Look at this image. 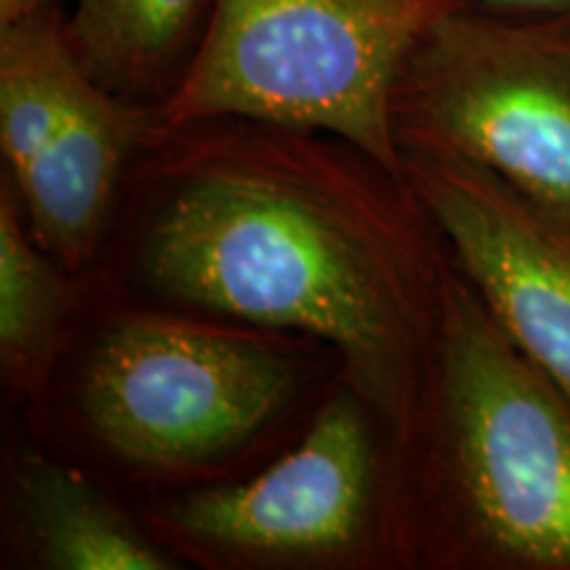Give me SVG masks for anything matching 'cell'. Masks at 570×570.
I'll return each instance as SVG.
<instances>
[{"instance_id": "6da1fadb", "label": "cell", "mask_w": 570, "mask_h": 570, "mask_svg": "<svg viewBox=\"0 0 570 570\" xmlns=\"http://www.w3.org/2000/svg\"><path fill=\"white\" fill-rule=\"evenodd\" d=\"M132 180L127 294L315 338L404 436L452 265L407 177L336 135L214 117L154 127Z\"/></svg>"}, {"instance_id": "7a4b0ae2", "label": "cell", "mask_w": 570, "mask_h": 570, "mask_svg": "<svg viewBox=\"0 0 570 570\" xmlns=\"http://www.w3.org/2000/svg\"><path fill=\"white\" fill-rule=\"evenodd\" d=\"M399 568L570 570V394L449 265L415 415L394 441Z\"/></svg>"}, {"instance_id": "3957f363", "label": "cell", "mask_w": 570, "mask_h": 570, "mask_svg": "<svg viewBox=\"0 0 570 570\" xmlns=\"http://www.w3.org/2000/svg\"><path fill=\"white\" fill-rule=\"evenodd\" d=\"M465 0H212L175 90L156 106L173 130L244 117L354 142L404 177L394 92L404 63Z\"/></svg>"}, {"instance_id": "277c9868", "label": "cell", "mask_w": 570, "mask_h": 570, "mask_svg": "<svg viewBox=\"0 0 570 570\" xmlns=\"http://www.w3.org/2000/svg\"><path fill=\"white\" fill-rule=\"evenodd\" d=\"M291 336L159 306L106 320L77 375V423L117 465L202 479L288 417L306 391Z\"/></svg>"}, {"instance_id": "5b68a950", "label": "cell", "mask_w": 570, "mask_h": 570, "mask_svg": "<svg viewBox=\"0 0 570 570\" xmlns=\"http://www.w3.org/2000/svg\"><path fill=\"white\" fill-rule=\"evenodd\" d=\"M142 523L206 570L399 568L394 436L344 375L259 473L161 499Z\"/></svg>"}, {"instance_id": "8992f818", "label": "cell", "mask_w": 570, "mask_h": 570, "mask_svg": "<svg viewBox=\"0 0 570 570\" xmlns=\"http://www.w3.org/2000/svg\"><path fill=\"white\" fill-rule=\"evenodd\" d=\"M394 130L399 148L481 164L570 223V13L446 11L404 63Z\"/></svg>"}, {"instance_id": "52a82bcc", "label": "cell", "mask_w": 570, "mask_h": 570, "mask_svg": "<svg viewBox=\"0 0 570 570\" xmlns=\"http://www.w3.org/2000/svg\"><path fill=\"white\" fill-rule=\"evenodd\" d=\"M402 164L452 265L504 333L570 394L568 219L458 154L402 148Z\"/></svg>"}, {"instance_id": "ba28073f", "label": "cell", "mask_w": 570, "mask_h": 570, "mask_svg": "<svg viewBox=\"0 0 570 570\" xmlns=\"http://www.w3.org/2000/svg\"><path fill=\"white\" fill-rule=\"evenodd\" d=\"M154 127V106L119 96L88 75L48 146L11 177L35 240L69 273L96 269L119 185Z\"/></svg>"}, {"instance_id": "9c48e42d", "label": "cell", "mask_w": 570, "mask_h": 570, "mask_svg": "<svg viewBox=\"0 0 570 570\" xmlns=\"http://www.w3.org/2000/svg\"><path fill=\"white\" fill-rule=\"evenodd\" d=\"M13 554L42 570H177L185 562L82 470L24 452L11 475Z\"/></svg>"}, {"instance_id": "30bf717a", "label": "cell", "mask_w": 570, "mask_h": 570, "mask_svg": "<svg viewBox=\"0 0 570 570\" xmlns=\"http://www.w3.org/2000/svg\"><path fill=\"white\" fill-rule=\"evenodd\" d=\"M88 275L42 248L21 219L11 175L0 180V370L13 394L40 402L51 391Z\"/></svg>"}, {"instance_id": "8fae6325", "label": "cell", "mask_w": 570, "mask_h": 570, "mask_svg": "<svg viewBox=\"0 0 570 570\" xmlns=\"http://www.w3.org/2000/svg\"><path fill=\"white\" fill-rule=\"evenodd\" d=\"M212 0H75L69 38L96 82L159 106L194 56Z\"/></svg>"}, {"instance_id": "7c38bea8", "label": "cell", "mask_w": 570, "mask_h": 570, "mask_svg": "<svg viewBox=\"0 0 570 570\" xmlns=\"http://www.w3.org/2000/svg\"><path fill=\"white\" fill-rule=\"evenodd\" d=\"M85 80L61 3L0 24V154L11 177L48 146Z\"/></svg>"}, {"instance_id": "4fadbf2b", "label": "cell", "mask_w": 570, "mask_h": 570, "mask_svg": "<svg viewBox=\"0 0 570 570\" xmlns=\"http://www.w3.org/2000/svg\"><path fill=\"white\" fill-rule=\"evenodd\" d=\"M497 13H570V0H465Z\"/></svg>"}, {"instance_id": "5bb4252c", "label": "cell", "mask_w": 570, "mask_h": 570, "mask_svg": "<svg viewBox=\"0 0 570 570\" xmlns=\"http://www.w3.org/2000/svg\"><path fill=\"white\" fill-rule=\"evenodd\" d=\"M56 3H61V0H0V24H9V21H17L27 13Z\"/></svg>"}]
</instances>
